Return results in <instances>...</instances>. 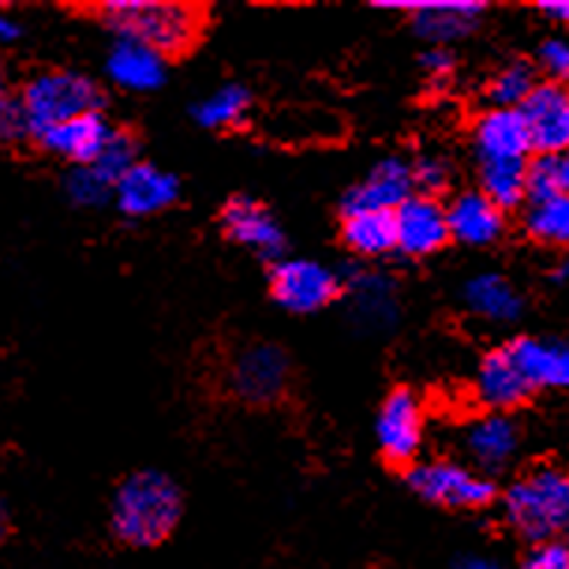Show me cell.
Listing matches in <instances>:
<instances>
[{
	"mask_svg": "<svg viewBox=\"0 0 569 569\" xmlns=\"http://www.w3.org/2000/svg\"><path fill=\"white\" fill-rule=\"evenodd\" d=\"M183 516V495L162 471H136L120 480L111 498V533L132 549L166 542Z\"/></svg>",
	"mask_w": 569,
	"mask_h": 569,
	"instance_id": "cell-1",
	"label": "cell"
},
{
	"mask_svg": "<svg viewBox=\"0 0 569 569\" xmlns=\"http://www.w3.org/2000/svg\"><path fill=\"white\" fill-rule=\"evenodd\" d=\"M503 516L533 546L569 537V468L540 465L521 473L503 495Z\"/></svg>",
	"mask_w": 569,
	"mask_h": 569,
	"instance_id": "cell-2",
	"label": "cell"
},
{
	"mask_svg": "<svg viewBox=\"0 0 569 569\" xmlns=\"http://www.w3.org/2000/svg\"><path fill=\"white\" fill-rule=\"evenodd\" d=\"M99 16L118 37L166 54H183L201 33V10L180 0H106Z\"/></svg>",
	"mask_w": 569,
	"mask_h": 569,
	"instance_id": "cell-3",
	"label": "cell"
},
{
	"mask_svg": "<svg viewBox=\"0 0 569 569\" xmlns=\"http://www.w3.org/2000/svg\"><path fill=\"white\" fill-rule=\"evenodd\" d=\"M24 114H28L30 136H40L42 129L58 127L81 114L102 111L106 93L97 81L76 72V69H42L24 81L19 93Z\"/></svg>",
	"mask_w": 569,
	"mask_h": 569,
	"instance_id": "cell-4",
	"label": "cell"
},
{
	"mask_svg": "<svg viewBox=\"0 0 569 569\" xmlns=\"http://www.w3.org/2000/svg\"><path fill=\"white\" fill-rule=\"evenodd\" d=\"M408 489L422 501L447 510H482L498 498V486L491 477L450 459L413 465L408 471Z\"/></svg>",
	"mask_w": 569,
	"mask_h": 569,
	"instance_id": "cell-5",
	"label": "cell"
},
{
	"mask_svg": "<svg viewBox=\"0 0 569 569\" xmlns=\"http://www.w3.org/2000/svg\"><path fill=\"white\" fill-rule=\"evenodd\" d=\"M342 291V279L321 261L309 258H282L270 273V295L284 312L312 315L325 309Z\"/></svg>",
	"mask_w": 569,
	"mask_h": 569,
	"instance_id": "cell-6",
	"label": "cell"
},
{
	"mask_svg": "<svg viewBox=\"0 0 569 569\" xmlns=\"http://www.w3.org/2000/svg\"><path fill=\"white\" fill-rule=\"evenodd\" d=\"M288 381H291V360L273 342L246 345L234 353L228 369V383L237 399H243L246 405H273L284 396Z\"/></svg>",
	"mask_w": 569,
	"mask_h": 569,
	"instance_id": "cell-7",
	"label": "cell"
},
{
	"mask_svg": "<svg viewBox=\"0 0 569 569\" xmlns=\"http://www.w3.org/2000/svg\"><path fill=\"white\" fill-rule=\"evenodd\" d=\"M426 435V413L420 396L408 387H396L378 408L375 417V441L390 465H417Z\"/></svg>",
	"mask_w": 569,
	"mask_h": 569,
	"instance_id": "cell-8",
	"label": "cell"
},
{
	"mask_svg": "<svg viewBox=\"0 0 569 569\" xmlns=\"http://www.w3.org/2000/svg\"><path fill=\"white\" fill-rule=\"evenodd\" d=\"M375 7L408 10L413 30L438 49H447L450 42L471 37L486 12V3L480 0H378Z\"/></svg>",
	"mask_w": 569,
	"mask_h": 569,
	"instance_id": "cell-9",
	"label": "cell"
},
{
	"mask_svg": "<svg viewBox=\"0 0 569 569\" xmlns=\"http://www.w3.org/2000/svg\"><path fill=\"white\" fill-rule=\"evenodd\" d=\"M413 198V168L399 157L381 159L366 177H360L342 198L348 213H396Z\"/></svg>",
	"mask_w": 569,
	"mask_h": 569,
	"instance_id": "cell-10",
	"label": "cell"
},
{
	"mask_svg": "<svg viewBox=\"0 0 569 569\" xmlns=\"http://www.w3.org/2000/svg\"><path fill=\"white\" fill-rule=\"evenodd\" d=\"M530 144L537 157H560L569 150V90L555 81H540L521 106Z\"/></svg>",
	"mask_w": 569,
	"mask_h": 569,
	"instance_id": "cell-11",
	"label": "cell"
},
{
	"mask_svg": "<svg viewBox=\"0 0 569 569\" xmlns=\"http://www.w3.org/2000/svg\"><path fill=\"white\" fill-rule=\"evenodd\" d=\"M222 228L237 246L256 252L264 261H282L288 240L279 219L261 201L249 196H234L222 207Z\"/></svg>",
	"mask_w": 569,
	"mask_h": 569,
	"instance_id": "cell-12",
	"label": "cell"
},
{
	"mask_svg": "<svg viewBox=\"0 0 569 569\" xmlns=\"http://www.w3.org/2000/svg\"><path fill=\"white\" fill-rule=\"evenodd\" d=\"M521 429L519 422L507 413H482L473 417L465 432H461V450L471 459V465L480 468V473H498L510 468V461L519 456Z\"/></svg>",
	"mask_w": 569,
	"mask_h": 569,
	"instance_id": "cell-13",
	"label": "cell"
},
{
	"mask_svg": "<svg viewBox=\"0 0 569 569\" xmlns=\"http://www.w3.org/2000/svg\"><path fill=\"white\" fill-rule=\"evenodd\" d=\"M450 240L447 207L438 198L413 196L396 210V252L408 258H429Z\"/></svg>",
	"mask_w": 569,
	"mask_h": 569,
	"instance_id": "cell-14",
	"label": "cell"
},
{
	"mask_svg": "<svg viewBox=\"0 0 569 569\" xmlns=\"http://www.w3.org/2000/svg\"><path fill=\"white\" fill-rule=\"evenodd\" d=\"M177 198H180V180L153 162H138L114 183V204L123 217L132 219L157 217L168 207H174Z\"/></svg>",
	"mask_w": 569,
	"mask_h": 569,
	"instance_id": "cell-15",
	"label": "cell"
},
{
	"mask_svg": "<svg viewBox=\"0 0 569 569\" xmlns=\"http://www.w3.org/2000/svg\"><path fill=\"white\" fill-rule=\"evenodd\" d=\"M471 138L477 162H528V153H533L521 109L482 111Z\"/></svg>",
	"mask_w": 569,
	"mask_h": 569,
	"instance_id": "cell-16",
	"label": "cell"
},
{
	"mask_svg": "<svg viewBox=\"0 0 569 569\" xmlns=\"http://www.w3.org/2000/svg\"><path fill=\"white\" fill-rule=\"evenodd\" d=\"M342 288L353 325L363 333H383L399 321V291L390 276L353 270Z\"/></svg>",
	"mask_w": 569,
	"mask_h": 569,
	"instance_id": "cell-17",
	"label": "cell"
},
{
	"mask_svg": "<svg viewBox=\"0 0 569 569\" xmlns=\"http://www.w3.org/2000/svg\"><path fill=\"white\" fill-rule=\"evenodd\" d=\"M111 127L109 120L102 118V111L97 114H81L76 120H67V123H58V127L42 129L37 138V144H40L46 153L58 159H67L69 166H93L99 159V153L106 150L109 144Z\"/></svg>",
	"mask_w": 569,
	"mask_h": 569,
	"instance_id": "cell-18",
	"label": "cell"
},
{
	"mask_svg": "<svg viewBox=\"0 0 569 569\" xmlns=\"http://www.w3.org/2000/svg\"><path fill=\"white\" fill-rule=\"evenodd\" d=\"M473 390L486 408L498 413L519 408L533 393V387L521 375L519 363L512 360L510 348H495L482 357L480 366H477V378H473Z\"/></svg>",
	"mask_w": 569,
	"mask_h": 569,
	"instance_id": "cell-19",
	"label": "cell"
},
{
	"mask_svg": "<svg viewBox=\"0 0 569 569\" xmlns=\"http://www.w3.org/2000/svg\"><path fill=\"white\" fill-rule=\"evenodd\" d=\"M447 222H450L452 240H459L461 246H473V249L498 243L507 228L501 207L491 204L480 189H468L452 198L447 204Z\"/></svg>",
	"mask_w": 569,
	"mask_h": 569,
	"instance_id": "cell-20",
	"label": "cell"
},
{
	"mask_svg": "<svg viewBox=\"0 0 569 569\" xmlns=\"http://www.w3.org/2000/svg\"><path fill=\"white\" fill-rule=\"evenodd\" d=\"M507 348L533 390H569V342L519 336Z\"/></svg>",
	"mask_w": 569,
	"mask_h": 569,
	"instance_id": "cell-21",
	"label": "cell"
},
{
	"mask_svg": "<svg viewBox=\"0 0 569 569\" xmlns=\"http://www.w3.org/2000/svg\"><path fill=\"white\" fill-rule=\"evenodd\" d=\"M106 72L120 90L148 93L162 88L166 81V58L144 42L118 37L106 58Z\"/></svg>",
	"mask_w": 569,
	"mask_h": 569,
	"instance_id": "cell-22",
	"label": "cell"
},
{
	"mask_svg": "<svg viewBox=\"0 0 569 569\" xmlns=\"http://www.w3.org/2000/svg\"><path fill=\"white\" fill-rule=\"evenodd\" d=\"M461 300L468 312L489 325H512L525 312V297L501 273H477L461 288Z\"/></svg>",
	"mask_w": 569,
	"mask_h": 569,
	"instance_id": "cell-23",
	"label": "cell"
},
{
	"mask_svg": "<svg viewBox=\"0 0 569 569\" xmlns=\"http://www.w3.org/2000/svg\"><path fill=\"white\" fill-rule=\"evenodd\" d=\"M342 243L360 258H383L396 252V213H348Z\"/></svg>",
	"mask_w": 569,
	"mask_h": 569,
	"instance_id": "cell-24",
	"label": "cell"
},
{
	"mask_svg": "<svg viewBox=\"0 0 569 569\" xmlns=\"http://www.w3.org/2000/svg\"><path fill=\"white\" fill-rule=\"evenodd\" d=\"M480 192L501 210L528 201V162H477Z\"/></svg>",
	"mask_w": 569,
	"mask_h": 569,
	"instance_id": "cell-25",
	"label": "cell"
},
{
	"mask_svg": "<svg viewBox=\"0 0 569 569\" xmlns=\"http://www.w3.org/2000/svg\"><path fill=\"white\" fill-rule=\"evenodd\" d=\"M525 231L537 243L569 246V192L528 201L525 210Z\"/></svg>",
	"mask_w": 569,
	"mask_h": 569,
	"instance_id": "cell-26",
	"label": "cell"
},
{
	"mask_svg": "<svg viewBox=\"0 0 569 569\" xmlns=\"http://www.w3.org/2000/svg\"><path fill=\"white\" fill-rule=\"evenodd\" d=\"M252 109V93L243 84H222L192 109V118L204 129H231L243 123Z\"/></svg>",
	"mask_w": 569,
	"mask_h": 569,
	"instance_id": "cell-27",
	"label": "cell"
},
{
	"mask_svg": "<svg viewBox=\"0 0 569 569\" xmlns=\"http://www.w3.org/2000/svg\"><path fill=\"white\" fill-rule=\"evenodd\" d=\"M537 72L525 60H510L489 79V102L495 109H521L528 97L537 90Z\"/></svg>",
	"mask_w": 569,
	"mask_h": 569,
	"instance_id": "cell-28",
	"label": "cell"
},
{
	"mask_svg": "<svg viewBox=\"0 0 569 569\" xmlns=\"http://www.w3.org/2000/svg\"><path fill=\"white\" fill-rule=\"evenodd\" d=\"M63 189L69 201L79 207H102L109 198H114V183L106 174H99L93 166L69 168Z\"/></svg>",
	"mask_w": 569,
	"mask_h": 569,
	"instance_id": "cell-29",
	"label": "cell"
},
{
	"mask_svg": "<svg viewBox=\"0 0 569 569\" xmlns=\"http://www.w3.org/2000/svg\"><path fill=\"white\" fill-rule=\"evenodd\" d=\"M132 166H138V141L132 138V132H127V129H114L106 150H102L97 162H93V168H97L99 174L109 177L111 183H118L120 177L127 174Z\"/></svg>",
	"mask_w": 569,
	"mask_h": 569,
	"instance_id": "cell-30",
	"label": "cell"
},
{
	"mask_svg": "<svg viewBox=\"0 0 569 569\" xmlns=\"http://www.w3.org/2000/svg\"><path fill=\"white\" fill-rule=\"evenodd\" d=\"M563 192L558 157H533L528 162V201Z\"/></svg>",
	"mask_w": 569,
	"mask_h": 569,
	"instance_id": "cell-31",
	"label": "cell"
},
{
	"mask_svg": "<svg viewBox=\"0 0 569 569\" xmlns=\"http://www.w3.org/2000/svg\"><path fill=\"white\" fill-rule=\"evenodd\" d=\"M413 189H420V196L438 198V192L450 187V162L443 157H420L413 162Z\"/></svg>",
	"mask_w": 569,
	"mask_h": 569,
	"instance_id": "cell-32",
	"label": "cell"
},
{
	"mask_svg": "<svg viewBox=\"0 0 569 569\" xmlns=\"http://www.w3.org/2000/svg\"><path fill=\"white\" fill-rule=\"evenodd\" d=\"M30 136L28 114L21 99L10 90H0V144H16Z\"/></svg>",
	"mask_w": 569,
	"mask_h": 569,
	"instance_id": "cell-33",
	"label": "cell"
},
{
	"mask_svg": "<svg viewBox=\"0 0 569 569\" xmlns=\"http://www.w3.org/2000/svg\"><path fill=\"white\" fill-rule=\"evenodd\" d=\"M537 60H540V69L555 81V84L569 81V40H563V37H551V40H546L540 46Z\"/></svg>",
	"mask_w": 569,
	"mask_h": 569,
	"instance_id": "cell-34",
	"label": "cell"
},
{
	"mask_svg": "<svg viewBox=\"0 0 569 569\" xmlns=\"http://www.w3.org/2000/svg\"><path fill=\"white\" fill-rule=\"evenodd\" d=\"M521 569H569V540H549L530 546Z\"/></svg>",
	"mask_w": 569,
	"mask_h": 569,
	"instance_id": "cell-35",
	"label": "cell"
},
{
	"mask_svg": "<svg viewBox=\"0 0 569 569\" xmlns=\"http://www.w3.org/2000/svg\"><path fill=\"white\" fill-rule=\"evenodd\" d=\"M420 67L422 72H426V79L432 81V84H447V81L456 76V58H452V51L438 49V46L422 51Z\"/></svg>",
	"mask_w": 569,
	"mask_h": 569,
	"instance_id": "cell-36",
	"label": "cell"
},
{
	"mask_svg": "<svg viewBox=\"0 0 569 569\" xmlns=\"http://www.w3.org/2000/svg\"><path fill=\"white\" fill-rule=\"evenodd\" d=\"M537 10H540L546 19L558 21V24H567L569 28V0H542V3H537Z\"/></svg>",
	"mask_w": 569,
	"mask_h": 569,
	"instance_id": "cell-37",
	"label": "cell"
},
{
	"mask_svg": "<svg viewBox=\"0 0 569 569\" xmlns=\"http://www.w3.org/2000/svg\"><path fill=\"white\" fill-rule=\"evenodd\" d=\"M456 569H507L503 563L491 558H482V555H465V558L456 560Z\"/></svg>",
	"mask_w": 569,
	"mask_h": 569,
	"instance_id": "cell-38",
	"label": "cell"
},
{
	"mask_svg": "<svg viewBox=\"0 0 569 569\" xmlns=\"http://www.w3.org/2000/svg\"><path fill=\"white\" fill-rule=\"evenodd\" d=\"M21 37V24L7 12H0V42H16Z\"/></svg>",
	"mask_w": 569,
	"mask_h": 569,
	"instance_id": "cell-39",
	"label": "cell"
},
{
	"mask_svg": "<svg viewBox=\"0 0 569 569\" xmlns=\"http://www.w3.org/2000/svg\"><path fill=\"white\" fill-rule=\"evenodd\" d=\"M7 533H10V510H7V503L0 501V542L7 540Z\"/></svg>",
	"mask_w": 569,
	"mask_h": 569,
	"instance_id": "cell-40",
	"label": "cell"
},
{
	"mask_svg": "<svg viewBox=\"0 0 569 569\" xmlns=\"http://www.w3.org/2000/svg\"><path fill=\"white\" fill-rule=\"evenodd\" d=\"M560 180H563V192H569V150L560 153Z\"/></svg>",
	"mask_w": 569,
	"mask_h": 569,
	"instance_id": "cell-41",
	"label": "cell"
},
{
	"mask_svg": "<svg viewBox=\"0 0 569 569\" xmlns=\"http://www.w3.org/2000/svg\"><path fill=\"white\" fill-rule=\"evenodd\" d=\"M0 90H7V79H3V63H0Z\"/></svg>",
	"mask_w": 569,
	"mask_h": 569,
	"instance_id": "cell-42",
	"label": "cell"
}]
</instances>
